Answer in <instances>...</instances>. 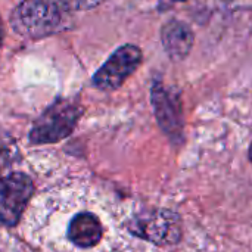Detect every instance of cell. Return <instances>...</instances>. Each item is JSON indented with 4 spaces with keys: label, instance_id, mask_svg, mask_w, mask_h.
Instances as JSON below:
<instances>
[{
    "label": "cell",
    "instance_id": "cell-10",
    "mask_svg": "<svg viewBox=\"0 0 252 252\" xmlns=\"http://www.w3.org/2000/svg\"><path fill=\"white\" fill-rule=\"evenodd\" d=\"M182 1H185V0H182Z\"/></svg>",
    "mask_w": 252,
    "mask_h": 252
},
{
    "label": "cell",
    "instance_id": "cell-5",
    "mask_svg": "<svg viewBox=\"0 0 252 252\" xmlns=\"http://www.w3.org/2000/svg\"><path fill=\"white\" fill-rule=\"evenodd\" d=\"M142 62V50L134 44L118 47L108 61L93 75V86L109 92L121 87L124 81L139 68Z\"/></svg>",
    "mask_w": 252,
    "mask_h": 252
},
{
    "label": "cell",
    "instance_id": "cell-9",
    "mask_svg": "<svg viewBox=\"0 0 252 252\" xmlns=\"http://www.w3.org/2000/svg\"><path fill=\"white\" fill-rule=\"evenodd\" d=\"M1 38H3V28H1V21H0V46H1Z\"/></svg>",
    "mask_w": 252,
    "mask_h": 252
},
{
    "label": "cell",
    "instance_id": "cell-3",
    "mask_svg": "<svg viewBox=\"0 0 252 252\" xmlns=\"http://www.w3.org/2000/svg\"><path fill=\"white\" fill-rule=\"evenodd\" d=\"M32 180L21 171H10L0 176V223L13 227L18 224L31 195Z\"/></svg>",
    "mask_w": 252,
    "mask_h": 252
},
{
    "label": "cell",
    "instance_id": "cell-1",
    "mask_svg": "<svg viewBox=\"0 0 252 252\" xmlns=\"http://www.w3.org/2000/svg\"><path fill=\"white\" fill-rule=\"evenodd\" d=\"M12 28L27 38H43L59 30L62 7L52 0H22L12 12Z\"/></svg>",
    "mask_w": 252,
    "mask_h": 252
},
{
    "label": "cell",
    "instance_id": "cell-8",
    "mask_svg": "<svg viewBox=\"0 0 252 252\" xmlns=\"http://www.w3.org/2000/svg\"><path fill=\"white\" fill-rule=\"evenodd\" d=\"M68 239L78 248H92L102 239V226L92 213L77 214L68 226Z\"/></svg>",
    "mask_w": 252,
    "mask_h": 252
},
{
    "label": "cell",
    "instance_id": "cell-7",
    "mask_svg": "<svg viewBox=\"0 0 252 252\" xmlns=\"http://www.w3.org/2000/svg\"><path fill=\"white\" fill-rule=\"evenodd\" d=\"M161 38L167 55L173 59H185L193 47V32L182 21H168L161 31Z\"/></svg>",
    "mask_w": 252,
    "mask_h": 252
},
{
    "label": "cell",
    "instance_id": "cell-4",
    "mask_svg": "<svg viewBox=\"0 0 252 252\" xmlns=\"http://www.w3.org/2000/svg\"><path fill=\"white\" fill-rule=\"evenodd\" d=\"M130 232L155 245H171L180 241L182 223L176 213L157 210L136 217L130 226Z\"/></svg>",
    "mask_w": 252,
    "mask_h": 252
},
{
    "label": "cell",
    "instance_id": "cell-2",
    "mask_svg": "<svg viewBox=\"0 0 252 252\" xmlns=\"http://www.w3.org/2000/svg\"><path fill=\"white\" fill-rule=\"evenodd\" d=\"M81 117L78 103L66 99L56 100L50 105L34 123L30 133V140L34 145L58 143L68 137Z\"/></svg>",
    "mask_w": 252,
    "mask_h": 252
},
{
    "label": "cell",
    "instance_id": "cell-6",
    "mask_svg": "<svg viewBox=\"0 0 252 252\" xmlns=\"http://www.w3.org/2000/svg\"><path fill=\"white\" fill-rule=\"evenodd\" d=\"M152 105L159 127L170 137H180L183 130L182 103L173 89L165 87L161 81H155L152 87Z\"/></svg>",
    "mask_w": 252,
    "mask_h": 252
}]
</instances>
